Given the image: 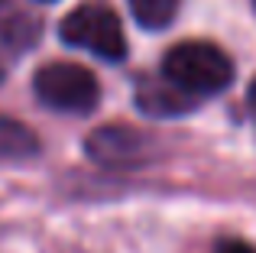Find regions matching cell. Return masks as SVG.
Instances as JSON below:
<instances>
[{
    "label": "cell",
    "instance_id": "obj_1",
    "mask_svg": "<svg viewBox=\"0 0 256 253\" xmlns=\"http://www.w3.org/2000/svg\"><path fill=\"white\" fill-rule=\"evenodd\" d=\"M162 75L192 98H211L234 84V62L220 46L204 39L175 42L162 56Z\"/></svg>",
    "mask_w": 256,
    "mask_h": 253
},
{
    "label": "cell",
    "instance_id": "obj_2",
    "mask_svg": "<svg viewBox=\"0 0 256 253\" xmlns=\"http://www.w3.org/2000/svg\"><path fill=\"white\" fill-rule=\"evenodd\" d=\"M58 36L65 46L84 49L104 62H124L126 58V36L117 13L98 4H84L72 10L58 26Z\"/></svg>",
    "mask_w": 256,
    "mask_h": 253
},
{
    "label": "cell",
    "instance_id": "obj_3",
    "mask_svg": "<svg viewBox=\"0 0 256 253\" xmlns=\"http://www.w3.org/2000/svg\"><path fill=\"white\" fill-rule=\"evenodd\" d=\"M36 98L62 114H88L100 101V84L84 65L75 62H49L32 78Z\"/></svg>",
    "mask_w": 256,
    "mask_h": 253
},
{
    "label": "cell",
    "instance_id": "obj_4",
    "mask_svg": "<svg viewBox=\"0 0 256 253\" xmlns=\"http://www.w3.org/2000/svg\"><path fill=\"white\" fill-rule=\"evenodd\" d=\"M84 152L104 169H140L152 159V140L126 124H107L88 133Z\"/></svg>",
    "mask_w": 256,
    "mask_h": 253
},
{
    "label": "cell",
    "instance_id": "obj_5",
    "mask_svg": "<svg viewBox=\"0 0 256 253\" xmlns=\"http://www.w3.org/2000/svg\"><path fill=\"white\" fill-rule=\"evenodd\" d=\"M133 101L150 117H178V114H185V110H192L194 104H198V98H192L188 91H182L178 84H172L166 75H143L136 82Z\"/></svg>",
    "mask_w": 256,
    "mask_h": 253
},
{
    "label": "cell",
    "instance_id": "obj_6",
    "mask_svg": "<svg viewBox=\"0 0 256 253\" xmlns=\"http://www.w3.org/2000/svg\"><path fill=\"white\" fill-rule=\"evenodd\" d=\"M39 32V16H32L23 4L16 0H0V46L13 52H23L30 46H36Z\"/></svg>",
    "mask_w": 256,
    "mask_h": 253
},
{
    "label": "cell",
    "instance_id": "obj_7",
    "mask_svg": "<svg viewBox=\"0 0 256 253\" xmlns=\"http://www.w3.org/2000/svg\"><path fill=\"white\" fill-rule=\"evenodd\" d=\"M39 152V140L30 126L0 114V159H26Z\"/></svg>",
    "mask_w": 256,
    "mask_h": 253
},
{
    "label": "cell",
    "instance_id": "obj_8",
    "mask_svg": "<svg viewBox=\"0 0 256 253\" xmlns=\"http://www.w3.org/2000/svg\"><path fill=\"white\" fill-rule=\"evenodd\" d=\"M130 13L143 30H166L172 26V20L178 16V4L182 0H126Z\"/></svg>",
    "mask_w": 256,
    "mask_h": 253
},
{
    "label": "cell",
    "instance_id": "obj_9",
    "mask_svg": "<svg viewBox=\"0 0 256 253\" xmlns=\"http://www.w3.org/2000/svg\"><path fill=\"white\" fill-rule=\"evenodd\" d=\"M214 253H256V247L246 240H220L214 247Z\"/></svg>",
    "mask_w": 256,
    "mask_h": 253
},
{
    "label": "cell",
    "instance_id": "obj_10",
    "mask_svg": "<svg viewBox=\"0 0 256 253\" xmlns=\"http://www.w3.org/2000/svg\"><path fill=\"white\" fill-rule=\"evenodd\" d=\"M246 104H250V114L256 117V82L250 84V91H246Z\"/></svg>",
    "mask_w": 256,
    "mask_h": 253
},
{
    "label": "cell",
    "instance_id": "obj_11",
    "mask_svg": "<svg viewBox=\"0 0 256 253\" xmlns=\"http://www.w3.org/2000/svg\"><path fill=\"white\" fill-rule=\"evenodd\" d=\"M39 4H52V0H39Z\"/></svg>",
    "mask_w": 256,
    "mask_h": 253
},
{
    "label": "cell",
    "instance_id": "obj_12",
    "mask_svg": "<svg viewBox=\"0 0 256 253\" xmlns=\"http://www.w3.org/2000/svg\"><path fill=\"white\" fill-rule=\"evenodd\" d=\"M0 78H4V68H0Z\"/></svg>",
    "mask_w": 256,
    "mask_h": 253
},
{
    "label": "cell",
    "instance_id": "obj_13",
    "mask_svg": "<svg viewBox=\"0 0 256 253\" xmlns=\"http://www.w3.org/2000/svg\"><path fill=\"white\" fill-rule=\"evenodd\" d=\"M253 4H256V0H253Z\"/></svg>",
    "mask_w": 256,
    "mask_h": 253
}]
</instances>
